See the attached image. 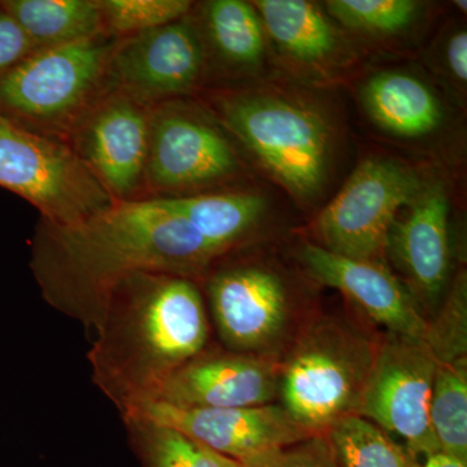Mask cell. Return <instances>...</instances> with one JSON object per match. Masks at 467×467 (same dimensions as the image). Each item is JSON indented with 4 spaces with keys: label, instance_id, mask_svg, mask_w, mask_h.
I'll return each mask as SVG.
<instances>
[{
    "label": "cell",
    "instance_id": "cell-10",
    "mask_svg": "<svg viewBox=\"0 0 467 467\" xmlns=\"http://www.w3.org/2000/svg\"><path fill=\"white\" fill-rule=\"evenodd\" d=\"M128 418H142L171 427L238 463L316 435L306 431L281 404L250 408H182L152 401L131 409Z\"/></svg>",
    "mask_w": 467,
    "mask_h": 467
},
{
    "label": "cell",
    "instance_id": "cell-14",
    "mask_svg": "<svg viewBox=\"0 0 467 467\" xmlns=\"http://www.w3.org/2000/svg\"><path fill=\"white\" fill-rule=\"evenodd\" d=\"M299 259L310 278L342 292L387 333L426 342L429 321L407 285L384 264L349 259L313 243L300 248Z\"/></svg>",
    "mask_w": 467,
    "mask_h": 467
},
{
    "label": "cell",
    "instance_id": "cell-4",
    "mask_svg": "<svg viewBox=\"0 0 467 467\" xmlns=\"http://www.w3.org/2000/svg\"><path fill=\"white\" fill-rule=\"evenodd\" d=\"M227 128L295 198L309 201L324 189L331 135L316 110L276 95L248 94L221 104Z\"/></svg>",
    "mask_w": 467,
    "mask_h": 467
},
{
    "label": "cell",
    "instance_id": "cell-18",
    "mask_svg": "<svg viewBox=\"0 0 467 467\" xmlns=\"http://www.w3.org/2000/svg\"><path fill=\"white\" fill-rule=\"evenodd\" d=\"M0 5L39 50L97 38L106 26L100 2L94 0H7Z\"/></svg>",
    "mask_w": 467,
    "mask_h": 467
},
{
    "label": "cell",
    "instance_id": "cell-25",
    "mask_svg": "<svg viewBox=\"0 0 467 467\" xmlns=\"http://www.w3.org/2000/svg\"><path fill=\"white\" fill-rule=\"evenodd\" d=\"M328 14L355 32L389 36L416 20L420 3L413 0H330Z\"/></svg>",
    "mask_w": 467,
    "mask_h": 467
},
{
    "label": "cell",
    "instance_id": "cell-31",
    "mask_svg": "<svg viewBox=\"0 0 467 467\" xmlns=\"http://www.w3.org/2000/svg\"><path fill=\"white\" fill-rule=\"evenodd\" d=\"M422 467H467V462H462V461L439 451V453L426 457L425 463H422Z\"/></svg>",
    "mask_w": 467,
    "mask_h": 467
},
{
    "label": "cell",
    "instance_id": "cell-6",
    "mask_svg": "<svg viewBox=\"0 0 467 467\" xmlns=\"http://www.w3.org/2000/svg\"><path fill=\"white\" fill-rule=\"evenodd\" d=\"M423 184L400 161L365 160L316 220L318 245L349 259L383 264L393 223Z\"/></svg>",
    "mask_w": 467,
    "mask_h": 467
},
{
    "label": "cell",
    "instance_id": "cell-13",
    "mask_svg": "<svg viewBox=\"0 0 467 467\" xmlns=\"http://www.w3.org/2000/svg\"><path fill=\"white\" fill-rule=\"evenodd\" d=\"M279 361L233 350L205 349L171 374L155 401L182 408L275 404L279 399Z\"/></svg>",
    "mask_w": 467,
    "mask_h": 467
},
{
    "label": "cell",
    "instance_id": "cell-5",
    "mask_svg": "<svg viewBox=\"0 0 467 467\" xmlns=\"http://www.w3.org/2000/svg\"><path fill=\"white\" fill-rule=\"evenodd\" d=\"M0 186L32 202L55 226L84 223L116 202L76 152L3 116Z\"/></svg>",
    "mask_w": 467,
    "mask_h": 467
},
{
    "label": "cell",
    "instance_id": "cell-19",
    "mask_svg": "<svg viewBox=\"0 0 467 467\" xmlns=\"http://www.w3.org/2000/svg\"><path fill=\"white\" fill-rule=\"evenodd\" d=\"M267 36L287 57L304 64L325 63L337 50V33L324 12L303 0L252 3Z\"/></svg>",
    "mask_w": 467,
    "mask_h": 467
},
{
    "label": "cell",
    "instance_id": "cell-2",
    "mask_svg": "<svg viewBox=\"0 0 467 467\" xmlns=\"http://www.w3.org/2000/svg\"><path fill=\"white\" fill-rule=\"evenodd\" d=\"M95 333L92 380L124 416L207 349L209 322L192 279L142 273L116 288Z\"/></svg>",
    "mask_w": 467,
    "mask_h": 467
},
{
    "label": "cell",
    "instance_id": "cell-17",
    "mask_svg": "<svg viewBox=\"0 0 467 467\" xmlns=\"http://www.w3.org/2000/svg\"><path fill=\"white\" fill-rule=\"evenodd\" d=\"M362 101L378 126L399 137H425L442 121L434 91L409 73L391 70L371 77L362 90Z\"/></svg>",
    "mask_w": 467,
    "mask_h": 467
},
{
    "label": "cell",
    "instance_id": "cell-20",
    "mask_svg": "<svg viewBox=\"0 0 467 467\" xmlns=\"http://www.w3.org/2000/svg\"><path fill=\"white\" fill-rule=\"evenodd\" d=\"M175 201L184 217L221 254L242 242L266 208L263 196L248 192L177 196Z\"/></svg>",
    "mask_w": 467,
    "mask_h": 467
},
{
    "label": "cell",
    "instance_id": "cell-9",
    "mask_svg": "<svg viewBox=\"0 0 467 467\" xmlns=\"http://www.w3.org/2000/svg\"><path fill=\"white\" fill-rule=\"evenodd\" d=\"M109 57V45L97 38L33 52L0 76V104L33 119L69 115L97 85Z\"/></svg>",
    "mask_w": 467,
    "mask_h": 467
},
{
    "label": "cell",
    "instance_id": "cell-29",
    "mask_svg": "<svg viewBox=\"0 0 467 467\" xmlns=\"http://www.w3.org/2000/svg\"><path fill=\"white\" fill-rule=\"evenodd\" d=\"M36 52L33 43L0 5V76Z\"/></svg>",
    "mask_w": 467,
    "mask_h": 467
},
{
    "label": "cell",
    "instance_id": "cell-30",
    "mask_svg": "<svg viewBox=\"0 0 467 467\" xmlns=\"http://www.w3.org/2000/svg\"><path fill=\"white\" fill-rule=\"evenodd\" d=\"M448 67L451 75L456 77L460 82L466 84L467 81V34L465 30L454 33L448 41L447 51Z\"/></svg>",
    "mask_w": 467,
    "mask_h": 467
},
{
    "label": "cell",
    "instance_id": "cell-24",
    "mask_svg": "<svg viewBox=\"0 0 467 467\" xmlns=\"http://www.w3.org/2000/svg\"><path fill=\"white\" fill-rule=\"evenodd\" d=\"M147 467H243L171 427L124 420Z\"/></svg>",
    "mask_w": 467,
    "mask_h": 467
},
{
    "label": "cell",
    "instance_id": "cell-7",
    "mask_svg": "<svg viewBox=\"0 0 467 467\" xmlns=\"http://www.w3.org/2000/svg\"><path fill=\"white\" fill-rule=\"evenodd\" d=\"M438 361L425 340L386 333L378 340L358 416L404 439L414 456L439 453L430 425Z\"/></svg>",
    "mask_w": 467,
    "mask_h": 467
},
{
    "label": "cell",
    "instance_id": "cell-27",
    "mask_svg": "<svg viewBox=\"0 0 467 467\" xmlns=\"http://www.w3.org/2000/svg\"><path fill=\"white\" fill-rule=\"evenodd\" d=\"M106 26L116 33H143L181 20L192 8L187 0H103Z\"/></svg>",
    "mask_w": 467,
    "mask_h": 467
},
{
    "label": "cell",
    "instance_id": "cell-26",
    "mask_svg": "<svg viewBox=\"0 0 467 467\" xmlns=\"http://www.w3.org/2000/svg\"><path fill=\"white\" fill-rule=\"evenodd\" d=\"M427 346L438 362L467 358V276L461 270L434 318L429 319Z\"/></svg>",
    "mask_w": 467,
    "mask_h": 467
},
{
    "label": "cell",
    "instance_id": "cell-22",
    "mask_svg": "<svg viewBox=\"0 0 467 467\" xmlns=\"http://www.w3.org/2000/svg\"><path fill=\"white\" fill-rule=\"evenodd\" d=\"M429 417L441 453L467 462V358L438 362Z\"/></svg>",
    "mask_w": 467,
    "mask_h": 467
},
{
    "label": "cell",
    "instance_id": "cell-23",
    "mask_svg": "<svg viewBox=\"0 0 467 467\" xmlns=\"http://www.w3.org/2000/svg\"><path fill=\"white\" fill-rule=\"evenodd\" d=\"M205 20L214 47L229 63L257 67L265 54V29L256 8L242 0H213Z\"/></svg>",
    "mask_w": 467,
    "mask_h": 467
},
{
    "label": "cell",
    "instance_id": "cell-8",
    "mask_svg": "<svg viewBox=\"0 0 467 467\" xmlns=\"http://www.w3.org/2000/svg\"><path fill=\"white\" fill-rule=\"evenodd\" d=\"M214 325L227 350L278 358L291 325L287 285L272 267L242 264L208 282Z\"/></svg>",
    "mask_w": 467,
    "mask_h": 467
},
{
    "label": "cell",
    "instance_id": "cell-32",
    "mask_svg": "<svg viewBox=\"0 0 467 467\" xmlns=\"http://www.w3.org/2000/svg\"><path fill=\"white\" fill-rule=\"evenodd\" d=\"M454 5H459V8L463 9V12H466V2H454Z\"/></svg>",
    "mask_w": 467,
    "mask_h": 467
},
{
    "label": "cell",
    "instance_id": "cell-21",
    "mask_svg": "<svg viewBox=\"0 0 467 467\" xmlns=\"http://www.w3.org/2000/svg\"><path fill=\"white\" fill-rule=\"evenodd\" d=\"M325 436L337 467H422L405 445L358 414L337 420Z\"/></svg>",
    "mask_w": 467,
    "mask_h": 467
},
{
    "label": "cell",
    "instance_id": "cell-15",
    "mask_svg": "<svg viewBox=\"0 0 467 467\" xmlns=\"http://www.w3.org/2000/svg\"><path fill=\"white\" fill-rule=\"evenodd\" d=\"M109 66L117 82L134 97H171L199 81L204 48L195 27L178 20L137 34L117 50Z\"/></svg>",
    "mask_w": 467,
    "mask_h": 467
},
{
    "label": "cell",
    "instance_id": "cell-3",
    "mask_svg": "<svg viewBox=\"0 0 467 467\" xmlns=\"http://www.w3.org/2000/svg\"><path fill=\"white\" fill-rule=\"evenodd\" d=\"M378 340L348 319L321 316L304 326L281 364L279 400L312 434L361 407Z\"/></svg>",
    "mask_w": 467,
    "mask_h": 467
},
{
    "label": "cell",
    "instance_id": "cell-1",
    "mask_svg": "<svg viewBox=\"0 0 467 467\" xmlns=\"http://www.w3.org/2000/svg\"><path fill=\"white\" fill-rule=\"evenodd\" d=\"M221 252L184 217L175 198L115 202L84 223H43L32 269L43 299L97 331L110 296L129 276L202 275Z\"/></svg>",
    "mask_w": 467,
    "mask_h": 467
},
{
    "label": "cell",
    "instance_id": "cell-16",
    "mask_svg": "<svg viewBox=\"0 0 467 467\" xmlns=\"http://www.w3.org/2000/svg\"><path fill=\"white\" fill-rule=\"evenodd\" d=\"M149 126L143 110L128 98L107 101L86 126L82 160L112 198L134 192L146 173Z\"/></svg>",
    "mask_w": 467,
    "mask_h": 467
},
{
    "label": "cell",
    "instance_id": "cell-11",
    "mask_svg": "<svg viewBox=\"0 0 467 467\" xmlns=\"http://www.w3.org/2000/svg\"><path fill=\"white\" fill-rule=\"evenodd\" d=\"M238 169L232 144L202 117L180 107L150 119L146 173L161 190H192L226 180Z\"/></svg>",
    "mask_w": 467,
    "mask_h": 467
},
{
    "label": "cell",
    "instance_id": "cell-28",
    "mask_svg": "<svg viewBox=\"0 0 467 467\" xmlns=\"http://www.w3.org/2000/svg\"><path fill=\"white\" fill-rule=\"evenodd\" d=\"M243 467H337L325 434L276 448L242 463Z\"/></svg>",
    "mask_w": 467,
    "mask_h": 467
},
{
    "label": "cell",
    "instance_id": "cell-12",
    "mask_svg": "<svg viewBox=\"0 0 467 467\" xmlns=\"http://www.w3.org/2000/svg\"><path fill=\"white\" fill-rule=\"evenodd\" d=\"M389 230L392 257L420 312L435 313L451 278L450 201L441 183L423 184Z\"/></svg>",
    "mask_w": 467,
    "mask_h": 467
}]
</instances>
